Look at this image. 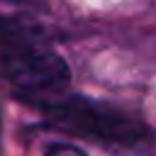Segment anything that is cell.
Segmentation results:
<instances>
[{"label":"cell","instance_id":"obj_1","mask_svg":"<svg viewBox=\"0 0 156 156\" xmlns=\"http://www.w3.org/2000/svg\"><path fill=\"white\" fill-rule=\"evenodd\" d=\"M0 66L10 85L20 98L32 100L39 107H46L66 98L71 83L68 63L41 44H7L0 51Z\"/></svg>","mask_w":156,"mask_h":156},{"label":"cell","instance_id":"obj_2","mask_svg":"<svg viewBox=\"0 0 156 156\" xmlns=\"http://www.w3.org/2000/svg\"><path fill=\"white\" fill-rule=\"evenodd\" d=\"M41 110H46L63 127L80 132V134H88V136L100 139V141L134 146V144L151 139L149 127L144 122H139L136 117L127 115L124 110H119L110 102L90 100V98H83V95L61 98V100H56V102H51Z\"/></svg>","mask_w":156,"mask_h":156},{"label":"cell","instance_id":"obj_3","mask_svg":"<svg viewBox=\"0 0 156 156\" xmlns=\"http://www.w3.org/2000/svg\"><path fill=\"white\" fill-rule=\"evenodd\" d=\"M0 41H2V46H7V44H20V46L41 44V46H46L49 32L41 22H37L32 17L2 15L0 17Z\"/></svg>","mask_w":156,"mask_h":156},{"label":"cell","instance_id":"obj_4","mask_svg":"<svg viewBox=\"0 0 156 156\" xmlns=\"http://www.w3.org/2000/svg\"><path fill=\"white\" fill-rule=\"evenodd\" d=\"M44 156H88V154L73 144H51Z\"/></svg>","mask_w":156,"mask_h":156}]
</instances>
